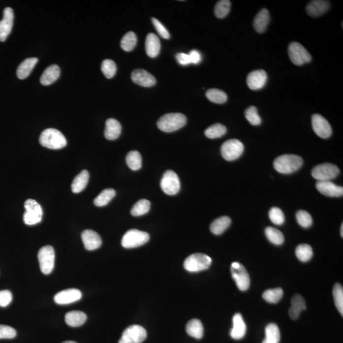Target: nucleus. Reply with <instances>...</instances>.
Here are the masks:
<instances>
[{
  "mask_svg": "<svg viewBox=\"0 0 343 343\" xmlns=\"http://www.w3.org/2000/svg\"><path fill=\"white\" fill-rule=\"evenodd\" d=\"M288 56L295 65H301L312 61V56L300 43L292 42L288 45Z\"/></svg>",
  "mask_w": 343,
  "mask_h": 343,
  "instance_id": "6e6552de",
  "label": "nucleus"
},
{
  "mask_svg": "<svg viewBox=\"0 0 343 343\" xmlns=\"http://www.w3.org/2000/svg\"><path fill=\"white\" fill-rule=\"evenodd\" d=\"M266 337L263 343H279L281 333L279 327L275 323H270L266 327Z\"/></svg>",
  "mask_w": 343,
  "mask_h": 343,
  "instance_id": "473e14b6",
  "label": "nucleus"
},
{
  "mask_svg": "<svg viewBox=\"0 0 343 343\" xmlns=\"http://www.w3.org/2000/svg\"><path fill=\"white\" fill-rule=\"evenodd\" d=\"M89 180V173L86 170H82V172L73 179L71 185L72 191L75 193H78L82 191L87 184Z\"/></svg>",
  "mask_w": 343,
  "mask_h": 343,
  "instance_id": "c85d7f7f",
  "label": "nucleus"
},
{
  "mask_svg": "<svg viewBox=\"0 0 343 343\" xmlns=\"http://www.w3.org/2000/svg\"><path fill=\"white\" fill-rule=\"evenodd\" d=\"M330 8V2L323 0H314L310 1L306 10L307 14L312 17L321 16L326 13Z\"/></svg>",
  "mask_w": 343,
  "mask_h": 343,
  "instance_id": "412c9836",
  "label": "nucleus"
},
{
  "mask_svg": "<svg viewBox=\"0 0 343 343\" xmlns=\"http://www.w3.org/2000/svg\"><path fill=\"white\" fill-rule=\"evenodd\" d=\"M147 337V333L143 327L132 325L124 331L119 343H141Z\"/></svg>",
  "mask_w": 343,
  "mask_h": 343,
  "instance_id": "f8f14e48",
  "label": "nucleus"
},
{
  "mask_svg": "<svg viewBox=\"0 0 343 343\" xmlns=\"http://www.w3.org/2000/svg\"><path fill=\"white\" fill-rule=\"evenodd\" d=\"M14 15L12 8L6 7L3 11V18L0 21V41H5L13 27Z\"/></svg>",
  "mask_w": 343,
  "mask_h": 343,
  "instance_id": "dca6fc26",
  "label": "nucleus"
},
{
  "mask_svg": "<svg viewBox=\"0 0 343 343\" xmlns=\"http://www.w3.org/2000/svg\"><path fill=\"white\" fill-rule=\"evenodd\" d=\"M17 335L16 331L8 325H0V339H13Z\"/></svg>",
  "mask_w": 343,
  "mask_h": 343,
  "instance_id": "8fccbe9b",
  "label": "nucleus"
},
{
  "mask_svg": "<svg viewBox=\"0 0 343 343\" xmlns=\"http://www.w3.org/2000/svg\"><path fill=\"white\" fill-rule=\"evenodd\" d=\"M340 172L337 166L327 163L315 166L312 170V175L318 181H331L336 178Z\"/></svg>",
  "mask_w": 343,
  "mask_h": 343,
  "instance_id": "9d476101",
  "label": "nucleus"
},
{
  "mask_svg": "<svg viewBox=\"0 0 343 343\" xmlns=\"http://www.w3.org/2000/svg\"><path fill=\"white\" fill-rule=\"evenodd\" d=\"M190 60H191V63L194 64H198L202 61V56L200 52L197 51V50H193L190 52L189 54Z\"/></svg>",
  "mask_w": 343,
  "mask_h": 343,
  "instance_id": "5fc2aeb1",
  "label": "nucleus"
},
{
  "mask_svg": "<svg viewBox=\"0 0 343 343\" xmlns=\"http://www.w3.org/2000/svg\"><path fill=\"white\" fill-rule=\"evenodd\" d=\"M296 219L298 224L303 228H308L313 223L311 215L305 211H299L296 214Z\"/></svg>",
  "mask_w": 343,
  "mask_h": 343,
  "instance_id": "de8ad7c7",
  "label": "nucleus"
},
{
  "mask_svg": "<svg viewBox=\"0 0 343 343\" xmlns=\"http://www.w3.org/2000/svg\"><path fill=\"white\" fill-rule=\"evenodd\" d=\"M268 76L266 72L263 69L255 70L249 73L247 78V84L249 89L252 91L263 88L267 82Z\"/></svg>",
  "mask_w": 343,
  "mask_h": 343,
  "instance_id": "2eb2a0df",
  "label": "nucleus"
},
{
  "mask_svg": "<svg viewBox=\"0 0 343 343\" xmlns=\"http://www.w3.org/2000/svg\"><path fill=\"white\" fill-rule=\"evenodd\" d=\"M231 220L228 216H222L214 220L211 224V232L214 235H219L223 233L230 226Z\"/></svg>",
  "mask_w": 343,
  "mask_h": 343,
  "instance_id": "7c9ffc66",
  "label": "nucleus"
},
{
  "mask_svg": "<svg viewBox=\"0 0 343 343\" xmlns=\"http://www.w3.org/2000/svg\"><path fill=\"white\" fill-rule=\"evenodd\" d=\"M62 343H76L75 342H73V341H67V342H65Z\"/></svg>",
  "mask_w": 343,
  "mask_h": 343,
  "instance_id": "4d7b16f0",
  "label": "nucleus"
},
{
  "mask_svg": "<svg viewBox=\"0 0 343 343\" xmlns=\"http://www.w3.org/2000/svg\"><path fill=\"white\" fill-rule=\"evenodd\" d=\"M121 132V124L118 120L114 119L107 120L104 130V136L107 139L111 141L117 139L120 137Z\"/></svg>",
  "mask_w": 343,
  "mask_h": 343,
  "instance_id": "393cba45",
  "label": "nucleus"
},
{
  "mask_svg": "<svg viewBox=\"0 0 343 343\" xmlns=\"http://www.w3.org/2000/svg\"><path fill=\"white\" fill-rule=\"evenodd\" d=\"M303 164V159L296 155H283L275 159V169L281 174H289L296 172Z\"/></svg>",
  "mask_w": 343,
  "mask_h": 343,
  "instance_id": "f257e3e1",
  "label": "nucleus"
},
{
  "mask_svg": "<svg viewBox=\"0 0 343 343\" xmlns=\"http://www.w3.org/2000/svg\"><path fill=\"white\" fill-rule=\"evenodd\" d=\"M265 234L269 241L272 242V244L280 246L284 242L283 233L279 229L273 228V227H267L265 229Z\"/></svg>",
  "mask_w": 343,
  "mask_h": 343,
  "instance_id": "4c0bfd02",
  "label": "nucleus"
},
{
  "mask_svg": "<svg viewBox=\"0 0 343 343\" xmlns=\"http://www.w3.org/2000/svg\"><path fill=\"white\" fill-rule=\"evenodd\" d=\"M316 189L323 195L331 197H340L343 194V187L332 183L331 181H318Z\"/></svg>",
  "mask_w": 343,
  "mask_h": 343,
  "instance_id": "a211bd4d",
  "label": "nucleus"
},
{
  "mask_svg": "<svg viewBox=\"0 0 343 343\" xmlns=\"http://www.w3.org/2000/svg\"><path fill=\"white\" fill-rule=\"evenodd\" d=\"M283 296V291L281 288H273L266 290L263 294V298L269 303H279Z\"/></svg>",
  "mask_w": 343,
  "mask_h": 343,
  "instance_id": "ea45409f",
  "label": "nucleus"
},
{
  "mask_svg": "<svg viewBox=\"0 0 343 343\" xmlns=\"http://www.w3.org/2000/svg\"><path fill=\"white\" fill-rule=\"evenodd\" d=\"M231 272L238 288L242 291L248 290L250 287V281L246 268L238 262H234L231 264Z\"/></svg>",
  "mask_w": 343,
  "mask_h": 343,
  "instance_id": "9b49d317",
  "label": "nucleus"
},
{
  "mask_svg": "<svg viewBox=\"0 0 343 343\" xmlns=\"http://www.w3.org/2000/svg\"><path fill=\"white\" fill-rule=\"evenodd\" d=\"M247 327L242 314H235L233 318V328L230 336L234 340H241L246 335Z\"/></svg>",
  "mask_w": 343,
  "mask_h": 343,
  "instance_id": "4be33fe9",
  "label": "nucleus"
},
{
  "mask_svg": "<svg viewBox=\"0 0 343 343\" xmlns=\"http://www.w3.org/2000/svg\"><path fill=\"white\" fill-rule=\"evenodd\" d=\"M312 127L318 136L322 139L329 138L332 134V128L328 121L322 115L314 114L312 119Z\"/></svg>",
  "mask_w": 343,
  "mask_h": 343,
  "instance_id": "4468645a",
  "label": "nucleus"
},
{
  "mask_svg": "<svg viewBox=\"0 0 343 343\" xmlns=\"http://www.w3.org/2000/svg\"><path fill=\"white\" fill-rule=\"evenodd\" d=\"M161 188L169 195H175L180 190V181L178 175L173 170H167L161 180Z\"/></svg>",
  "mask_w": 343,
  "mask_h": 343,
  "instance_id": "ddd939ff",
  "label": "nucleus"
},
{
  "mask_svg": "<svg viewBox=\"0 0 343 343\" xmlns=\"http://www.w3.org/2000/svg\"><path fill=\"white\" fill-rule=\"evenodd\" d=\"M334 303L340 313L343 315V288L340 283H336L333 288Z\"/></svg>",
  "mask_w": 343,
  "mask_h": 343,
  "instance_id": "c03bdc74",
  "label": "nucleus"
},
{
  "mask_svg": "<svg viewBox=\"0 0 343 343\" xmlns=\"http://www.w3.org/2000/svg\"><path fill=\"white\" fill-rule=\"evenodd\" d=\"M152 21L155 26V30L157 31L159 36L164 39H169L170 36L169 32L166 29L165 26L156 18H152Z\"/></svg>",
  "mask_w": 343,
  "mask_h": 343,
  "instance_id": "3c124183",
  "label": "nucleus"
},
{
  "mask_svg": "<svg viewBox=\"0 0 343 343\" xmlns=\"http://www.w3.org/2000/svg\"><path fill=\"white\" fill-rule=\"evenodd\" d=\"M187 333L195 339H201L204 336V326L198 319H192L187 323Z\"/></svg>",
  "mask_w": 343,
  "mask_h": 343,
  "instance_id": "2f4dec72",
  "label": "nucleus"
},
{
  "mask_svg": "<svg viewBox=\"0 0 343 343\" xmlns=\"http://www.w3.org/2000/svg\"><path fill=\"white\" fill-rule=\"evenodd\" d=\"M187 122V117L182 113H168L159 119L157 125L163 132H172L184 126Z\"/></svg>",
  "mask_w": 343,
  "mask_h": 343,
  "instance_id": "7ed1b4c3",
  "label": "nucleus"
},
{
  "mask_svg": "<svg viewBox=\"0 0 343 343\" xmlns=\"http://www.w3.org/2000/svg\"><path fill=\"white\" fill-rule=\"evenodd\" d=\"M245 117L252 125H259L261 124V119L257 112L256 107L250 106L247 109L245 112Z\"/></svg>",
  "mask_w": 343,
  "mask_h": 343,
  "instance_id": "a18cd8bd",
  "label": "nucleus"
},
{
  "mask_svg": "<svg viewBox=\"0 0 343 343\" xmlns=\"http://www.w3.org/2000/svg\"><path fill=\"white\" fill-rule=\"evenodd\" d=\"M146 52L152 58H156L160 51L161 44L158 37L154 33L148 34L145 43Z\"/></svg>",
  "mask_w": 343,
  "mask_h": 343,
  "instance_id": "5701e85b",
  "label": "nucleus"
},
{
  "mask_svg": "<svg viewBox=\"0 0 343 343\" xmlns=\"http://www.w3.org/2000/svg\"><path fill=\"white\" fill-rule=\"evenodd\" d=\"M226 132V126L220 124H216L207 128L205 131V135L209 139H216L223 136Z\"/></svg>",
  "mask_w": 343,
  "mask_h": 343,
  "instance_id": "e433bc0d",
  "label": "nucleus"
},
{
  "mask_svg": "<svg viewBox=\"0 0 343 343\" xmlns=\"http://www.w3.org/2000/svg\"><path fill=\"white\" fill-rule=\"evenodd\" d=\"M39 141L41 145L52 150L62 149L67 144L64 135L55 128H47L43 130Z\"/></svg>",
  "mask_w": 343,
  "mask_h": 343,
  "instance_id": "f03ea898",
  "label": "nucleus"
},
{
  "mask_svg": "<svg viewBox=\"0 0 343 343\" xmlns=\"http://www.w3.org/2000/svg\"><path fill=\"white\" fill-rule=\"evenodd\" d=\"M115 194L116 191L115 189L112 188L104 189L95 198L94 202L96 206H105L114 198Z\"/></svg>",
  "mask_w": 343,
  "mask_h": 343,
  "instance_id": "c9c22d12",
  "label": "nucleus"
},
{
  "mask_svg": "<svg viewBox=\"0 0 343 343\" xmlns=\"http://www.w3.org/2000/svg\"><path fill=\"white\" fill-rule=\"evenodd\" d=\"M341 235L343 237V224H342V227H341Z\"/></svg>",
  "mask_w": 343,
  "mask_h": 343,
  "instance_id": "6e6d98bb",
  "label": "nucleus"
},
{
  "mask_svg": "<svg viewBox=\"0 0 343 343\" xmlns=\"http://www.w3.org/2000/svg\"><path fill=\"white\" fill-rule=\"evenodd\" d=\"M26 212L24 214V221L28 225L39 223L42 219L43 210L36 200L28 199L25 204Z\"/></svg>",
  "mask_w": 343,
  "mask_h": 343,
  "instance_id": "0eeeda50",
  "label": "nucleus"
},
{
  "mask_svg": "<svg viewBox=\"0 0 343 343\" xmlns=\"http://www.w3.org/2000/svg\"><path fill=\"white\" fill-rule=\"evenodd\" d=\"M231 8V1L229 0H221L216 3L214 8V14L218 18L222 19L229 14Z\"/></svg>",
  "mask_w": 343,
  "mask_h": 343,
  "instance_id": "37998d69",
  "label": "nucleus"
},
{
  "mask_svg": "<svg viewBox=\"0 0 343 343\" xmlns=\"http://www.w3.org/2000/svg\"><path fill=\"white\" fill-rule=\"evenodd\" d=\"M12 301V294L10 290H4L0 291V307H6Z\"/></svg>",
  "mask_w": 343,
  "mask_h": 343,
  "instance_id": "603ef678",
  "label": "nucleus"
},
{
  "mask_svg": "<svg viewBox=\"0 0 343 343\" xmlns=\"http://www.w3.org/2000/svg\"><path fill=\"white\" fill-rule=\"evenodd\" d=\"M60 67L58 65L53 64L48 67L43 72L40 78L41 84L43 85H50L55 82L60 78Z\"/></svg>",
  "mask_w": 343,
  "mask_h": 343,
  "instance_id": "a878e982",
  "label": "nucleus"
},
{
  "mask_svg": "<svg viewBox=\"0 0 343 343\" xmlns=\"http://www.w3.org/2000/svg\"><path fill=\"white\" fill-rule=\"evenodd\" d=\"M222 157L227 161H234L239 158L243 154L244 146L238 139H229L224 142L221 146Z\"/></svg>",
  "mask_w": 343,
  "mask_h": 343,
  "instance_id": "423d86ee",
  "label": "nucleus"
},
{
  "mask_svg": "<svg viewBox=\"0 0 343 343\" xmlns=\"http://www.w3.org/2000/svg\"><path fill=\"white\" fill-rule=\"evenodd\" d=\"M270 22V14L266 8H263L255 15L254 27L259 33H263L267 29Z\"/></svg>",
  "mask_w": 343,
  "mask_h": 343,
  "instance_id": "b1692460",
  "label": "nucleus"
},
{
  "mask_svg": "<svg viewBox=\"0 0 343 343\" xmlns=\"http://www.w3.org/2000/svg\"><path fill=\"white\" fill-rule=\"evenodd\" d=\"M269 218L273 223L281 225L285 222V216L283 211L278 207H273L269 212Z\"/></svg>",
  "mask_w": 343,
  "mask_h": 343,
  "instance_id": "09e8293b",
  "label": "nucleus"
},
{
  "mask_svg": "<svg viewBox=\"0 0 343 343\" xmlns=\"http://www.w3.org/2000/svg\"><path fill=\"white\" fill-rule=\"evenodd\" d=\"M38 61V60L36 58L26 59L23 62H21L17 69V77L21 80H24L27 78L31 73Z\"/></svg>",
  "mask_w": 343,
  "mask_h": 343,
  "instance_id": "cd10ccee",
  "label": "nucleus"
},
{
  "mask_svg": "<svg viewBox=\"0 0 343 343\" xmlns=\"http://www.w3.org/2000/svg\"><path fill=\"white\" fill-rule=\"evenodd\" d=\"M87 315L84 312L72 311L66 313L65 316V323L69 326L76 327L81 326L86 322Z\"/></svg>",
  "mask_w": 343,
  "mask_h": 343,
  "instance_id": "c756f323",
  "label": "nucleus"
},
{
  "mask_svg": "<svg viewBox=\"0 0 343 343\" xmlns=\"http://www.w3.org/2000/svg\"><path fill=\"white\" fill-rule=\"evenodd\" d=\"M211 264L212 259L209 255L195 253L185 259L184 267L189 272H198L207 270Z\"/></svg>",
  "mask_w": 343,
  "mask_h": 343,
  "instance_id": "20e7f679",
  "label": "nucleus"
},
{
  "mask_svg": "<svg viewBox=\"0 0 343 343\" xmlns=\"http://www.w3.org/2000/svg\"><path fill=\"white\" fill-rule=\"evenodd\" d=\"M149 234L138 229H130L125 234L122 240V245L124 248H138L149 241Z\"/></svg>",
  "mask_w": 343,
  "mask_h": 343,
  "instance_id": "39448f33",
  "label": "nucleus"
},
{
  "mask_svg": "<svg viewBox=\"0 0 343 343\" xmlns=\"http://www.w3.org/2000/svg\"><path fill=\"white\" fill-rule=\"evenodd\" d=\"M305 310H306L305 299L300 294H295L291 299V307L288 311L290 317L293 320H296L300 315L301 312Z\"/></svg>",
  "mask_w": 343,
  "mask_h": 343,
  "instance_id": "bb28decb",
  "label": "nucleus"
},
{
  "mask_svg": "<svg viewBox=\"0 0 343 343\" xmlns=\"http://www.w3.org/2000/svg\"><path fill=\"white\" fill-rule=\"evenodd\" d=\"M137 36L134 32L130 31L125 34L121 40L122 49L126 52L132 51L137 44Z\"/></svg>",
  "mask_w": 343,
  "mask_h": 343,
  "instance_id": "58836bf2",
  "label": "nucleus"
},
{
  "mask_svg": "<svg viewBox=\"0 0 343 343\" xmlns=\"http://www.w3.org/2000/svg\"><path fill=\"white\" fill-rule=\"evenodd\" d=\"M131 77L135 84L145 87L154 86L156 82L154 76L146 70L142 69L134 70Z\"/></svg>",
  "mask_w": 343,
  "mask_h": 343,
  "instance_id": "6ab92c4d",
  "label": "nucleus"
},
{
  "mask_svg": "<svg viewBox=\"0 0 343 343\" xmlns=\"http://www.w3.org/2000/svg\"><path fill=\"white\" fill-rule=\"evenodd\" d=\"M206 97L210 101L216 104H223L228 100V96L224 91L217 89H211L206 93Z\"/></svg>",
  "mask_w": 343,
  "mask_h": 343,
  "instance_id": "72a5a7b5",
  "label": "nucleus"
},
{
  "mask_svg": "<svg viewBox=\"0 0 343 343\" xmlns=\"http://www.w3.org/2000/svg\"><path fill=\"white\" fill-rule=\"evenodd\" d=\"M150 206L149 200H140L133 206L132 210H131V214L133 216H136V217L144 215L149 212Z\"/></svg>",
  "mask_w": 343,
  "mask_h": 343,
  "instance_id": "79ce46f5",
  "label": "nucleus"
},
{
  "mask_svg": "<svg viewBox=\"0 0 343 343\" xmlns=\"http://www.w3.org/2000/svg\"><path fill=\"white\" fill-rule=\"evenodd\" d=\"M126 162L131 170L134 171L139 170L142 166L141 154L137 151H132L126 155Z\"/></svg>",
  "mask_w": 343,
  "mask_h": 343,
  "instance_id": "f704fd0d",
  "label": "nucleus"
},
{
  "mask_svg": "<svg viewBox=\"0 0 343 343\" xmlns=\"http://www.w3.org/2000/svg\"><path fill=\"white\" fill-rule=\"evenodd\" d=\"M176 60L181 65H187L191 64L189 54L179 53L176 55Z\"/></svg>",
  "mask_w": 343,
  "mask_h": 343,
  "instance_id": "864d4df0",
  "label": "nucleus"
},
{
  "mask_svg": "<svg viewBox=\"0 0 343 343\" xmlns=\"http://www.w3.org/2000/svg\"><path fill=\"white\" fill-rule=\"evenodd\" d=\"M82 297V292L79 290L69 288L57 294L54 297V301L58 305H67L79 301Z\"/></svg>",
  "mask_w": 343,
  "mask_h": 343,
  "instance_id": "f3484780",
  "label": "nucleus"
},
{
  "mask_svg": "<svg viewBox=\"0 0 343 343\" xmlns=\"http://www.w3.org/2000/svg\"><path fill=\"white\" fill-rule=\"evenodd\" d=\"M101 70L106 78H112L117 72V65L114 61L106 60L102 62Z\"/></svg>",
  "mask_w": 343,
  "mask_h": 343,
  "instance_id": "49530a36",
  "label": "nucleus"
},
{
  "mask_svg": "<svg viewBox=\"0 0 343 343\" xmlns=\"http://www.w3.org/2000/svg\"><path fill=\"white\" fill-rule=\"evenodd\" d=\"M296 254L301 261L307 262L310 261L313 256V250L309 245H299L296 249Z\"/></svg>",
  "mask_w": 343,
  "mask_h": 343,
  "instance_id": "a19ab883",
  "label": "nucleus"
},
{
  "mask_svg": "<svg viewBox=\"0 0 343 343\" xmlns=\"http://www.w3.org/2000/svg\"><path fill=\"white\" fill-rule=\"evenodd\" d=\"M82 239L85 249L88 250H94L99 248L102 245L100 235L91 229H86L82 233Z\"/></svg>",
  "mask_w": 343,
  "mask_h": 343,
  "instance_id": "aec40b11",
  "label": "nucleus"
},
{
  "mask_svg": "<svg viewBox=\"0 0 343 343\" xmlns=\"http://www.w3.org/2000/svg\"><path fill=\"white\" fill-rule=\"evenodd\" d=\"M38 257L41 272L45 275L51 274L54 270L55 262L54 248L50 246L43 247L39 250Z\"/></svg>",
  "mask_w": 343,
  "mask_h": 343,
  "instance_id": "1a4fd4ad",
  "label": "nucleus"
}]
</instances>
